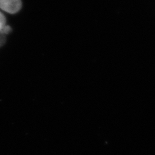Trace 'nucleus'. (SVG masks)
<instances>
[{
  "instance_id": "f257e3e1",
  "label": "nucleus",
  "mask_w": 155,
  "mask_h": 155,
  "mask_svg": "<svg viewBox=\"0 0 155 155\" xmlns=\"http://www.w3.org/2000/svg\"><path fill=\"white\" fill-rule=\"evenodd\" d=\"M22 7L21 0H0V9L9 14H16Z\"/></svg>"
},
{
  "instance_id": "f03ea898",
  "label": "nucleus",
  "mask_w": 155,
  "mask_h": 155,
  "mask_svg": "<svg viewBox=\"0 0 155 155\" xmlns=\"http://www.w3.org/2000/svg\"><path fill=\"white\" fill-rule=\"evenodd\" d=\"M6 25V18L2 13L0 12V30Z\"/></svg>"
},
{
  "instance_id": "7ed1b4c3",
  "label": "nucleus",
  "mask_w": 155,
  "mask_h": 155,
  "mask_svg": "<svg viewBox=\"0 0 155 155\" xmlns=\"http://www.w3.org/2000/svg\"><path fill=\"white\" fill-rule=\"evenodd\" d=\"M11 30H12V28L9 26V25H5V26L4 27V28L2 29L1 30H0V32H1L2 33L7 35V34L9 33V32H11Z\"/></svg>"
},
{
  "instance_id": "20e7f679",
  "label": "nucleus",
  "mask_w": 155,
  "mask_h": 155,
  "mask_svg": "<svg viewBox=\"0 0 155 155\" xmlns=\"http://www.w3.org/2000/svg\"><path fill=\"white\" fill-rule=\"evenodd\" d=\"M6 43V35L0 32V48L2 47Z\"/></svg>"
}]
</instances>
